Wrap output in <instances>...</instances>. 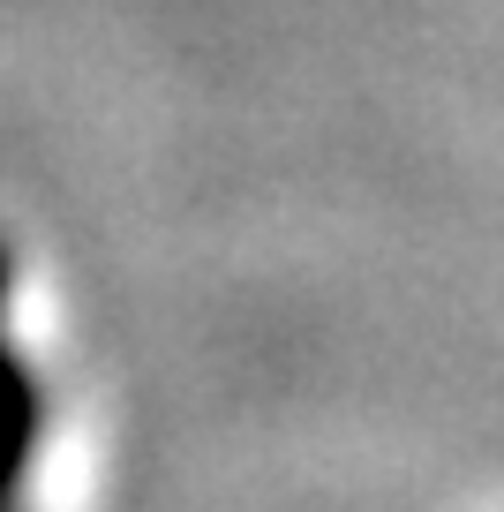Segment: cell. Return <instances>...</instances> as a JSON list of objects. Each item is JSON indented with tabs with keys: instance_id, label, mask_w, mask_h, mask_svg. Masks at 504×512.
Instances as JSON below:
<instances>
[{
	"instance_id": "6da1fadb",
	"label": "cell",
	"mask_w": 504,
	"mask_h": 512,
	"mask_svg": "<svg viewBox=\"0 0 504 512\" xmlns=\"http://www.w3.org/2000/svg\"><path fill=\"white\" fill-rule=\"evenodd\" d=\"M38 430H46V392L31 354L8 339V249H0V497H16V482L31 475Z\"/></svg>"
}]
</instances>
